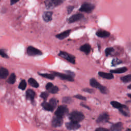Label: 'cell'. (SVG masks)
<instances>
[{
	"mask_svg": "<svg viewBox=\"0 0 131 131\" xmlns=\"http://www.w3.org/2000/svg\"><path fill=\"white\" fill-rule=\"evenodd\" d=\"M69 119L71 121L79 123L84 119V116L80 112L73 111L69 115Z\"/></svg>",
	"mask_w": 131,
	"mask_h": 131,
	"instance_id": "1",
	"label": "cell"
},
{
	"mask_svg": "<svg viewBox=\"0 0 131 131\" xmlns=\"http://www.w3.org/2000/svg\"><path fill=\"white\" fill-rule=\"evenodd\" d=\"M90 84L91 86L98 89L103 94H107L108 92L107 88L105 86L101 85L95 78H91L90 79Z\"/></svg>",
	"mask_w": 131,
	"mask_h": 131,
	"instance_id": "2",
	"label": "cell"
},
{
	"mask_svg": "<svg viewBox=\"0 0 131 131\" xmlns=\"http://www.w3.org/2000/svg\"><path fill=\"white\" fill-rule=\"evenodd\" d=\"M64 0H46L45 6L47 9H53L61 5Z\"/></svg>",
	"mask_w": 131,
	"mask_h": 131,
	"instance_id": "3",
	"label": "cell"
},
{
	"mask_svg": "<svg viewBox=\"0 0 131 131\" xmlns=\"http://www.w3.org/2000/svg\"><path fill=\"white\" fill-rule=\"evenodd\" d=\"M69 112L68 107L64 105H61L57 107V110L55 112V115L56 116L62 117L63 116L67 115Z\"/></svg>",
	"mask_w": 131,
	"mask_h": 131,
	"instance_id": "4",
	"label": "cell"
},
{
	"mask_svg": "<svg viewBox=\"0 0 131 131\" xmlns=\"http://www.w3.org/2000/svg\"><path fill=\"white\" fill-rule=\"evenodd\" d=\"M58 55L62 58L66 59L68 61L74 64L75 62V58L74 56L63 51H60L58 54Z\"/></svg>",
	"mask_w": 131,
	"mask_h": 131,
	"instance_id": "5",
	"label": "cell"
},
{
	"mask_svg": "<svg viewBox=\"0 0 131 131\" xmlns=\"http://www.w3.org/2000/svg\"><path fill=\"white\" fill-rule=\"evenodd\" d=\"M94 7H95L92 4L88 3H84L81 5L79 10L81 12L89 13L94 10Z\"/></svg>",
	"mask_w": 131,
	"mask_h": 131,
	"instance_id": "6",
	"label": "cell"
},
{
	"mask_svg": "<svg viewBox=\"0 0 131 131\" xmlns=\"http://www.w3.org/2000/svg\"><path fill=\"white\" fill-rule=\"evenodd\" d=\"M27 52L28 54L30 56H36L42 54L41 51L32 46H29L28 47Z\"/></svg>",
	"mask_w": 131,
	"mask_h": 131,
	"instance_id": "7",
	"label": "cell"
},
{
	"mask_svg": "<svg viewBox=\"0 0 131 131\" xmlns=\"http://www.w3.org/2000/svg\"><path fill=\"white\" fill-rule=\"evenodd\" d=\"M53 74L55 76H57L63 80H68L69 81H74V78L72 77V76H71V75L65 74L60 73L59 72H53Z\"/></svg>",
	"mask_w": 131,
	"mask_h": 131,
	"instance_id": "8",
	"label": "cell"
},
{
	"mask_svg": "<svg viewBox=\"0 0 131 131\" xmlns=\"http://www.w3.org/2000/svg\"><path fill=\"white\" fill-rule=\"evenodd\" d=\"M110 119V116L106 113H103L101 114L97 119V123H105L108 121Z\"/></svg>",
	"mask_w": 131,
	"mask_h": 131,
	"instance_id": "9",
	"label": "cell"
},
{
	"mask_svg": "<svg viewBox=\"0 0 131 131\" xmlns=\"http://www.w3.org/2000/svg\"><path fill=\"white\" fill-rule=\"evenodd\" d=\"M46 88L47 90L49 93H51L52 94L57 93L59 91L58 88L55 85H54L53 84H52L51 82L48 83L46 86Z\"/></svg>",
	"mask_w": 131,
	"mask_h": 131,
	"instance_id": "10",
	"label": "cell"
},
{
	"mask_svg": "<svg viewBox=\"0 0 131 131\" xmlns=\"http://www.w3.org/2000/svg\"><path fill=\"white\" fill-rule=\"evenodd\" d=\"M63 120L62 117L56 116L53 118L52 121V125L54 127H59L62 125Z\"/></svg>",
	"mask_w": 131,
	"mask_h": 131,
	"instance_id": "11",
	"label": "cell"
},
{
	"mask_svg": "<svg viewBox=\"0 0 131 131\" xmlns=\"http://www.w3.org/2000/svg\"><path fill=\"white\" fill-rule=\"evenodd\" d=\"M66 126L67 128L69 130L77 129L80 127V125L78 123L73 122V121L67 123L66 124Z\"/></svg>",
	"mask_w": 131,
	"mask_h": 131,
	"instance_id": "12",
	"label": "cell"
},
{
	"mask_svg": "<svg viewBox=\"0 0 131 131\" xmlns=\"http://www.w3.org/2000/svg\"><path fill=\"white\" fill-rule=\"evenodd\" d=\"M123 123L121 122H118L114 123L111 126V131H121L123 128Z\"/></svg>",
	"mask_w": 131,
	"mask_h": 131,
	"instance_id": "13",
	"label": "cell"
},
{
	"mask_svg": "<svg viewBox=\"0 0 131 131\" xmlns=\"http://www.w3.org/2000/svg\"><path fill=\"white\" fill-rule=\"evenodd\" d=\"M83 17V15L82 14L78 13V14H76L72 15L71 17H70L69 18L68 20L69 23H74L78 20H79L81 19H82Z\"/></svg>",
	"mask_w": 131,
	"mask_h": 131,
	"instance_id": "14",
	"label": "cell"
},
{
	"mask_svg": "<svg viewBox=\"0 0 131 131\" xmlns=\"http://www.w3.org/2000/svg\"><path fill=\"white\" fill-rule=\"evenodd\" d=\"M98 75L101 77L106 79H112L114 78V75L112 73H104L103 72H99Z\"/></svg>",
	"mask_w": 131,
	"mask_h": 131,
	"instance_id": "15",
	"label": "cell"
},
{
	"mask_svg": "<svg viewBox=\"0 0 131 131\" xmlns=\"http://www.w3.org/2000/svg\"><path fill=\"white\" fill-rule=\"evenodd\" d=\"M52 14H53L52 12L48 11V12H44L42 14V18L43 20L46 22H48L51 21L52 19Z\"/></svg>",
	"mask_w": 131,
	"mask_h": 131,
	"instance_id": "16",
	"label": "cell"
},
{
	"mask_svg": "<svg viewBox=\"0 0 131 131\" xmlns=\"http://www.w3.org/2000/svg\"><path fill=\"white\" fill-rule=\"evenodd\" d=\"M111 104L112 105L113 107H114V108H117L118 110L127 107L126 105L121 104V103H119V102H117V101H111Z\"/></svg>",
	"mask_w": 131,
	"mask_h": 131,
	"instance_id": "17",
	"label": "cell"
},
{
	"mask_svg": "<svg viewBox=\"0 0 131 131\" xmlns=\"http://www.w3.org/2000/svg\"><path fill=\"white\" fill-rule=\"evenodd\" d=\"M35 96V93L32 90L29 89L27 91V92H26V98L28 99H29L31 101H33L34 100Z\"/></svg>",
	"mask_w": 131,
	"mask_h": 131,
	"instance_id": "18",
	"label": "cell"
},
{
	"mask_svg": "<svg viewBox=\"0 0 131 131\" xmlns=\"http://www.w3.org/2000/svg\"><path fill=\"white\" fill-rule=\"evenodd\" d=\"M80 50L86 54H89L91 51V46L89 44H84L80 47Z\"/></svg>",
	"mask_w": 131,
	"mask_h": 131,
	"instance_id": "19",
	"label": "cell"
},
{
	"mask_svg": "<svg viewBox=\"0 0 131 131\" xmlns=\"http://www.w3.org/2000/svg\"><path fill=\"white\" fill-rule=\"evenodd\" d=\"M127 71V68L125 67H123L116 69L114 70H110V72L112 73L121 74V73H124L125 72H126Z\"/></svg>",
	"mask_w": 131,
	"mask_h": 131,
	"instance_id": "20",
	"label": "cell"
},
{
	"mask_svg": "<svg viewBox=\"0 0 131 131\" xmlns=\"http://www.w3.org/2000/svg\"><path fill=\"white\" fill-rule=\"evenodd\" d=\"M8 74L9 72L7 69L4 67L0 68V78L1 79H5L8 76Z\"/></svg>",
	"mask_w": 131,
	"mask_h": 131,
	"instance_id": "21",
	"label": "cell"
},
{
	"mask_svg": "<svg viewBox=\"0 0 131 131\" xmlns=\"http://www.w3.org/2000/svg\"><path fill=\"white\" fill-rule=\"evenodd\" d=\"M71 32V30H66L60 34H58L57 35H56V37L59 39H63L64 38L67 37V36H69V35L70 34Z\"/></svg>",
	"mask_w": 131,
	"mask_h": 131,
	"instance_id": "22",
	"label": "cell"
},
{
	"mask_svg": "<svg viewBox=\"0 0 131 131\" xmlns=\"http://www.w3.org/2000/svg\"><path fill=\"white\" fill-rule=\"evenodd\" d=\"M96 34L97 36L99 37H106L110 35V33L108 32L102 30H100L97 31Z\"/></svg>",
	"mask_w": 131,
	"mask_h": 131,
	"instance_id": "23",
	"label": "cell"
},
{
	"mask_svg": "<svg viewBox=\"0 0 131 131\" xmlns=\"http://www.w3.org/2000/svg\"><path fill=\"white\" fill-rule=\"evenodd\" d=\"M41 106L45 110L48 111H53L54 109L49 102H47L46 101L42 103Z\"/></svg>",
	"mask_w": 131,
	"mask_h": 131,
	"instance_id": "24",
	"label": "cell"
},
{
	"mask_svg": "<svg viewBox=\"0 0 131 131\" xmlns=\"http://www.w3.org/2000/svg\"><path fill=\"white\" fill-rule=\"evenodd\" d=\"M120 113L123 115L125 117H129L130 116V113L128 109V107H125L123 108H121L119 110Z\"/></svg>",
	"mask_w": 131,
	"mask_h": 131,
	"instance_id": "25",
	"label": "cell"
},
{
	"mask_svg": "<svg viewBox=\"0 0 131 131\" xmlns=\"http://www.w3.org/2000/svg\"><path fill=\"white\" fill-rule=\"evenodd\" d=\"M28 82L30 84V85L32 86L35 88H37L39 86V84L35 80V79L33 78H30L28 79Z\"/></svg>",
	"mask_w": 131,
	"mask_h": 131,
	"instance_id": "26",
	"label": "cell"
},
{
	"mask_svg": "<svg viewBox=\"0 0 131 131\" xmlns=\"http://www.w3.org/2000/svg\"><path fill=\"white\" fill-rule=\"evenodd\" d=\"M120 80L124 83H127L131 81V74H128L121 77Z\"/></svg>",
	"mask_w": 131,
	"mask_h": 131,
	"instance_id": "27",
	"label": "cell"
},
{
	"mask_svg": "<svg viewBox=\"0 0 131 131\" xmlns=\"http://www.w3.org/2000/svg\"><path fill=\"white\" fill-rule=\"evenodd\" d=\"M41 76L45 78L50 79H54L55 78V75L53 74H48V73H39V74Z\"/></svg>",
	"mask_w": 131,
	"mask_h": 131,
	"instance_id": "28",
	"label": "cell"
},
{
	"mask_svg": "<svg viewBox=\"0 0 131 131\" xmlns=\"http://www.w3.org/2000/svg\"><path fill=\"white\" fill-rule=\"evenodd\" d=\"M16 76L14 73H12L8 79V82L10 84H13L15 82Z\"/></svg>",
	"mask_w": 131,
	"mask_h": 131,
	"instance_id": "29",
	"label": "cell"
},
{
	"mask_svg": "<svg viewBox=\"0 0 131 131\" xmlns=\"http://www.w3.org/2000/svg\"><path fill=\"white\" fill-rule=\"evenodd\" d=\"M49 102L50 103V104L53 106L54 108L56 107L58 104V101L55 98H51Z\"/></svg>",
	"mask_w": 131,
	"mask_h": 131,
	"instance_id": "30",
	"label": "cell"
},
{
	"mask_svg": "<svg viewBox=\"0 0 131 131\" xmlns=\"http://www.w3.org/2000/svg\"><path fill=\"white\" fill-rule=\"evenodd\" d=\"M27 86V83L25 81V80L23 79L19 83V84L18 85V88L19 89H21L22 90H24Z\"/></svg>",
	"mask_w": 131,
	"mask_h": 131,
	"instance_id": "31",
	"label": "cell"
},
{
	"mask_svg": "<svg viewBox=\"0 0 131 131\" xmlns=\"http://www.w3.org/2000/svg\"><path fill=\"white\" fill-rule=\"evenodd\" d=\"M121 63H122V61L120 59L118 58H114L113 59L112 61V66L115 67L118 64H121Z\"/></svg>",
	"mask_w": 131,
	"mask_h": 131,
	"instance_id": "32",
	"label": "cell"
},
{
	"mask_svg": "<svg viewBox=\"0 0 131 131\" xmlns=\"http://www.w3.org/2000/svg\"><path fill=\"white\" fill-rule=\"evenodd\" d=\"M114 51V49L113 48H106L105 51V55L106 56H108L109 55H110Z\"/></svg>",
	"mask_w": 131,
	"mask_h": 131,
	"instance_id": "33",
	"label": "cell"
},
{
	"mask_svg": "<svg viewBox=\"0 0 131 131\" xmlns=\"http://www.w3.org/2000/svg\"><path fill=\"white\" fill-rule=\"evenodd\" d=\"M48 96H49V93L48 92H42L40 94V97H41L45 100H46L47 99Z\"/></svg>",
	"mask_w": 131,
	"mask_h": 131,
	"instance_id": "34",
	"label": "cell"
},
{
	"mask_svg": "<svg viewBox=\"0 0 131 131\" xmlns=\"http://www.w3.org/2000/svg\"><path fill=\"white\" fill-rule=\"evenodd\" d=\"M72 101V99L71 98L68 97H65L63 98V102L65 103H70Z\"/></svg>",
	"mask_w": 131,
	"mask_h": 131,
	"instance_id": "35",
	"label": "cell"
},
{
	"mask_svg": "<svg viewBox=\"0 0 131 131\" xmlns=\"http://www.w3.org/2000/svg\"><path fill=\"white\" fill-rule=\"evenodd\" d=\"M75 98H77V99H80V100H86V98L81 95H79V94H78V95H76L74 96Z\"/></svg>",
	"mask_w": 131,
	"mask_h": 131,
	"instance_id": "36",
	"label": "cell"
},
{
	"mask_svg": "<svg viewBox=\"0 0 131 131\" xmlns=\"http://www.w3.org/2000/svg\"><path fill=\"white\" fill-rule=\"evenodd\" d=\"M0 54H1V56L3 57L8 58V56L7 55V54L5 53V52L3 49H1L0 50Z\"/></svg>",
	"mask_w": 131,
	"mask_h": 131,
	"instance_id": "37",
	"label": "cell"
},
{
	"mask_svg": "<svg viewBox=\"0 0 131 131\" xmlns=\"http://www.w3.org/2000/svg\"><path fill=\"white\" fill-rule=\"evenodd\" d=\"M82 91L89 93H93L94 92V90L93 89H89V88H84L82 90Z\"/></svg>",
	"mask_w": 131,
	"mask_h": 131,
	"instance_id": "38",
	"label": "cell"
},
{
	"mask_svg": "<svg viewBox=\"0 0 131 131\" xmlns=\"http://www.w3.org/2000/svg\"><path fill=\"white\" fill-rule=\"evenodd\" d=\"M95 131H109L107 129L103 128V127H98L95 130Z\"/></svg>",
	"mask_w": 131,
	"mask_h": 131,
	"instance_id": "39",
	"label": "cell"
},
{
	"mask_svg": "<svg viewBox=\"0 0 131 131\" xmlns=\"http://www.w3.org/2000/svg\"><path fill=\"white\" fill-rule=\"evenodd\" d=\"M73 9H74V7L73 6H68V8H67V11H68V14L72 12V11L73 10Z\"/></svg>",
	"mask_w": 131,
	"mask_h": 131,
	"instance_id": "40",
	"label": "cell"
},
{
	"mask_svg": "<svg viewBox=\"0 0 131 131\" xmlns=\"http://www.w3.org/2000/svg\"><path fill=\"white\" fill-rule=\"evenodd\" d=\"M19 0H10V4L12 5H14V4H15L16 3H17V2H18Z\"/></svg>",
	"mask_w": 131,
	"mask_h": 131,
	"instance_id": "41",
	"label": "cell"
},
{
	"mask_svg": "<svg viewBox=\"0 0 131 131\" xmlns=\"http://www.w3.org/2000/svg\"><path fill=\"white\" fill-rule=\"evenodd\" d=\"M80 105H81V106H82L83 107H85V108H86L87 109H89V110H90V107H89V106H88L87 105H85V104H84L83 103H80Z\"/></svg>",
	"mask_w": 131,
	"mask_h": 131,
	"instance_id": "42",
	"label": "cell"
},
{
	"mask_svg": "<svg viewBox=\"0 0 131 131\" xmlns=\"http://www.w3.org/2000/svg\"><path fill=\"white\" fill-rule=\"evenodd\" d=\"M127 89H131V84H130L129 85L127 86Z\"/></svg>",
	"mask_w": 131,
	"mask_h": 131,
	"instance_id": "43",
	"label": "cell"
},
{
	"mask_svg": "<svg viewBox=\"0 0 131 131\" xmlns=\"http://www.w3.org/2000/svg\"><path fill=\"white\" fill-rule=\"evenodd\" d=\"M125 131H131V128H128L125 130Z\"/></svg>",
	"mask_w": 131,
	"mask_h": 131,
	"instance_id": "44",
	"label": "cell"
},
{
	"mask_svg": "<svg viewBox=\"0 0 131 131\" xmlns=\"http://www.w3.org/2000/svg\"><path fill=\"white\" fill-rule=\"evenodd\" d=\"M127 96L128 97H129V98H131V94H127Z\"/></svg>",
	"mask_w": 131,
	"mask_h": 131,
	"instance_id": "45",
	"label": "cell"
}]
</instances>
